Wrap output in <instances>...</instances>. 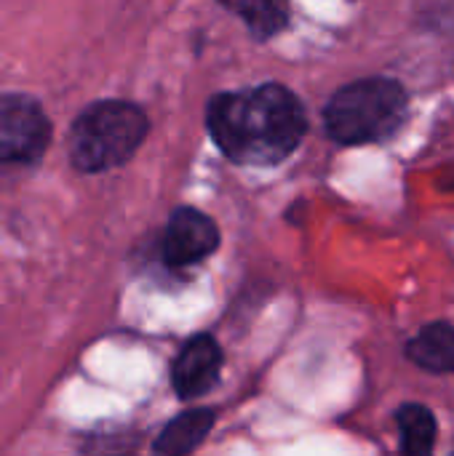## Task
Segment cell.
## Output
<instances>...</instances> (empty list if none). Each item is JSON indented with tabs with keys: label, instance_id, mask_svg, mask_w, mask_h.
<instances>
[{
	"label": "cell",
	"instance_id": "obj_3",
	"mask_svg": "<svg viewBox=\"0 0 454 456\" xmlns=\"http://www.w3.org/2000/svg\"><path fill=\"white\" fill-rule=\"evenodd\" d=\"M409 99L399 80L364 77L343 86L324 110L326 131L340 144L380 142L407 120Z\"/></svg>",
	"mask_w": 454,
	"mask_h": 456
},
{
	"label": "cell",
	"instance_id": "obj_9",
	"mask_svg": "<svg viewBox=\"0 0 454 456\" xmlns=\"http://www.w3.org/2000/svg\"><path fill=\"white\" fill-rule=\"evenodd\" d=\"M401 436V456H433L436 446V417L423 403H404L396 411Z\"/></svg>",
	"mask_w": 454,
	"mask_h": 456
},
{
	"label": "cell",
	"instance_id": "obj_8",
	"mask_svg": "<svg viewBox=\"0 0 454 456\" xmlns=\"http://www.w3.org/2000/svg\"><path fill=\"white\" fill-rule=\"evenodd\" d=\"M407 355L412 363H417L431 374L454 371V326L444 321L425 326L417 337L409 339Z\"/></svg>",
	"mask_w": 454,
	"mask_h": 456
},
{
	"label": "cell",
	"instance_id": "obj_10",
	"mask_svg": "<svg viewBox=\"0 0 454 456\" xmlns=\"http://www.w3.org/2000/svg\"><path fill=\"white\" fill-rule=\"evenodd\" d=\"M230 11H235L249 32L257 37V40H268L273 35H278L281 29H286L289 24V8L281 5V3H270V0H241V3H225Z\"/></svg>",
	"mask_w": 454,
	"mask_h": 456
},
{
	"label": "cell",
	"instance_id": "obj_1",
	"mask_svg": "<svg viewBox=\"0 0 454 456\" xmlns=\"http://www.w3.org/2000/svg\"><path fill=\"white\" fill-rule=\"evenodd\" d=\"M206 126L217 147L241 166H276L286 160L308 131L305 107L281 83L211 96Z\"/></svg>",
	"mask_w": 454,
	"mask_h": 456
},
{
	"label": "cell",
	"instance_id": "obj_4",
	"mask_svg": "<svg viewBox=\"0 0 454 456\" xmlns=\"http://www.w3.org/2000/svg\"><path fill=\"white\" fill-rule=\"evenodd\" d=\"M51 144V120L29 94H0V168L35 166Z\"/></svg>",
	"mask_w": 454,
	"mask_h": 456
},
{
	"label": "cell",
	"instance_id": "obj_6",
	"mask_svg": "<svg viewBox=\"0 0 454 456\" xmlns=\"http://www.w3.org/2000/svg\"><path fill=\"white\" fill-rule=\"evenodd\" d=\"M222 347L209 334L190 337L171 363V387L177 398L195 401L206 395L222 374Z\"/></svg>",
	"mask_w": 454,
	"mask_h": 456
},
{
	"label": "cell",
	"instance_id": "obj_7",
	"mask_svg": "<svg viewBox=\"0 0 454 456\" xmlns=\"http://www.w3.org/2000/svg\"><path fill=\"white\" fill-rule=\"evenodd\" d=\"M214 428V411L190 409L174 417L153 444L155 456H190Z\"/></svg>",
	"mask_w": 454,
	"mask_h": 456
},
{
	"label": "cell",
	"instance_id": "obj_5",
	"mask_svg": "<svg viewBox=\"0 0 454 456\" xmlns=\"http://www.w3.org/2000/svg\"><path fill=\"white\" fill-rule=\"evenodd\" d=\"M219 246L217 224L198 208L182 206L169 216L163 232V259L169 267H190L203 262Z\"/></svg>",
	"mask_w": 454,
	"mask_h": 456
},
{
	"label": "cell",
	"instance_id": "obj_11",
	"mask_svg": "<svg viewBox=\"0 0 454 456\" xmlns=\"http://www.w3.org/2000/svg\"><path fill=\"white\" fill-rule=\"evenodd\" d=\"M452 456H454V454H452Z\"/></svg>",
	"mask_w": 454,
	"mask_h": 456
},
{
	"label": "cell",
	"instance_id": "obj_2",
	"mask_svg": "<svg viewBox=\"0 0 454 456\" xmlns=\"http://www.w3.org/2000/svg\"><path fill=\"white\" fill-rule=\"evenodd\" d=\"M147 128L150 120L139 104L123 99L94 102L70 126V163L80 174H102L118 168L139 150Z\"/></svg>",
	"mask_w": 454,
	"mask_h": 456
}]
</instances>
